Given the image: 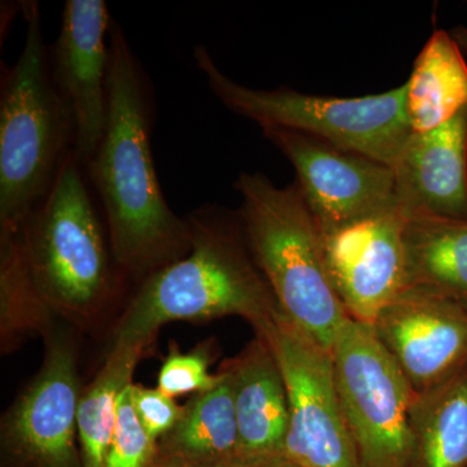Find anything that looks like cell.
I'll list each match as a JSON object with an SVG mask.
<instances>
[{
    "label": "cell",
    "mask_w": 467,
    "mask_h": 467,
    "mask_svg": "<svg viewBox=\"0 0 467 467\" xmlns=\"http://www.w3.org/2000/svg\"><path fill=\"white\" fill-rule=\"evenodd\" d=\"M107 126L85 173L99 198L122 275L138 285L192 250L186 217L169 207L153 161L149 77L124 30L112 20L107 79Z\"/></svg>",
    "instance_id": "cell-1"
},
{
    "label": "cell",
    "mask_w": 467,
    "mask_h": 467,
    "mask_svg": "<svg viewBox=\"0 0 467 467\" xmlns=\"http://www.w3.org/2000/svg\"><path fill=\"white\" fill-rule=\"evenodd\" d=\"M192 250L135 287L113 326L110 344H155L171 322H204L238 316L260 330L279 310L260 272L238 212L204 204L186 216Z\"/></svg>",
    "instance_id": "cell-2"
},
{
    "label": "cell",
    "mask_w": 467,
    "mask_h": 467,
    "mask_svg": "<svg viewBox=\"0 0 467 467\" xmlns=\"http://www.w3.org/2000/svg\"><path fill=\"white\" fill-rule=\"evenodd\" d=\"M20 233L34 284L52 312L78 330H97L130 282L75 152Z\"/></svg>",
    "instance_id": "cell-3"
},
{
    "label": "cell",
    "mask_w": 467,
    "mask_h": 467,
    "mask_svg": "<svg viewBox=\"0 0 467 467\" xmlns=\"http://www.w3.org/2000/svg\"><path fill=\"white\" fill-rule=\"evenodd\" d=\"M21 8L26 43L0 85V235L20 232L75 149V119L52 78L38 3Z\"/></svg>",
    "instance_id": "cell-4"
},
{
    "label": "cell",
    "mask_w": 467,
    "mask_h": 467,
    "mask_svg": "<svg viewBox=\"0 0 467 467\" xmlns=\"http://www.w3.org/2000/svg\"><path fill=\"white\" fill-rule=\"evenodd\" d=\"M234 189L245 242L279 310L331 350L349 316L328 275L324 234L299 186H275L256 171L239 174Z\"/></svg>",
    "instance_id": "cell-5"
},
{
    "label": "cell",
    "mask_w": 467,
    "mask_h": 467,
    "mask_svg": "<svg viewBox=\"0 0 467 467\" xmlns=\"http://www.w3.org/2000/svg\"><path fill=\"white\" fill-rule=\"evenodd\" d=\"M192 55L214 97L261 129L281 128L310 135L389 167L413 133L405 107V84L383 94L358 98L319 97L288 88L260 90L233 81L205 46H196Z\"/></svg>",
    "instance_id": "cell-6"
},
{
    "label": "cell",
    "mask_w": 467,
    "mask_h": 467,
    "mask_svg": "<svg viewBox=\"0 0 467 467\" xmlns=\"http://www.w3.org/2000/svg\"><path fill=\"white\" fill-rule=\"evenodd\" d=\"M331 353L359 467H411L416 392L373 326L347 319Z\"/></svg>",
    "instance_id": "cell-7"
},
{
    "label": "cell",
    "mask_w": 467,
    "mask_h": 467,
    "mask_svg": "<svg viewBox=\"0 0 467 467\" xmlns=\"http://www.w3.org/2000/svg\"><path fill=\"white\" fill-rule=\"evenodd\" d=\"M254 334L275 349L287 389L284 454L296 467H359L337 389L333 353L281 310Z\"/></svg>",
    "instance_id": "cell-8"
},
{
    "label": "cell",
    "mask_w": 467,
    "mask_h": 467,
    "mask_svg": "<svg viewBox=\"0 0 467 467\" xmlns=\"http://www.w3.org/2000/svg\"><path fill=\"white\" fill-rule=\"evenodd\" d=\"M43 340L42 367L3 414V453L12 467H79L77 414L84 389L75 335L57 324Z\"/></svg>",
    "instance_id": "cell-9"
},
{
    "label": "cell",
    "mask_w": 467,
    "mask_h": 467,
    "mask_svg": "<svg viewBox=\"0 0 467 467\" xmlns=\"http://www.w3.org/2000/svg\"><path fill=\"white\" fill-rule=\"evenodd\" d=\"M291 162L322 234L398 211L393 168L310 135L263 128Z\"/></svg>",
    "instance_id": "cell-10"
},
{
    "label": "cell",
    "mask_w": 467,
    "mask_h": 467,
    "mask_svg": "<svg viewBox=\"0 0 467 467\" xmlns=\"http://www.w3.org/2000/svg\"><path fill=\"white\" fill-rule=\"evenodd\" d=\"M112 18L103 0H67L51 50L52 78L75 119V152L88 167L107 126Z\"/></svg>",
    "instance_id": "cell-11"
},
{
    "label": "cell",
    "mask_w": 467,
    "mask_h": 467,
    "mask_svg": "<svg viewBox=\"0 0 467 467\" xmlns=\"http://www.w3.org/2000/svg\"><path fill=\"white\" fill-rule=\"evenodd\" d=\"M378 339L414 392H423L467 365V304L408 287L378 316Z\"/></svg>",
    "instance_id": "cell-12"
},
{
    "label": "cell",
    "mask_w": 467,
    "mask_h": 467,
    "mask_svg": "<svg viewBox=\"0 0 467 467\" xmlns=\"http://www.w3.org/2000/svg\"><path fill=\"white\" fill-rule=\"evenodd\" d=\"M405 223L395 211L324 234L328 275L349 318L373 326L407 288Z\"/></svg>",
    "instance_id": "cell-13"
},
{
    "label": "cell",
    "mask_w": 467,
    "mask_h": 467,
    "mask_svg": "<svg viewBox=\"0 0 467 467\" xmlns=\"http://www.w3.org/2000/svg\"><path fill=\"white\" fill-rule=\"evenodd\" d=\"M392 168L407 220L467 221V107L438 128L413 131Z\"/></svg>",
    "instance_id": "cell-14"
},
{
    "label": "cell",
    "mask_w": 467,
    "mask_h": 467,
    "mask_svg": "<svg viewBox=\"0 0 467 467\" xmlns=\"http://www.w3.org/2000/svg\"><path fill=\"white\" fill-rule=\"evenodd\" d=\"M221 368L232 382L242 459L254 462L282 456L288 427L287 389L269 340L254 334Z\"/></svg>",
    "instance_id": "cell-15"
},
{
    "label": "cell",
    "mask_w": 467,
    "mask_h": 467,
    "mask_svg": "<svg viewBox=\"0 0 467 467\" xmlns=\"http://www.w3.org/2000/svg\"><path fill=\"white\" fill-rule=\"evenodd\" d=\"M405 85L409 124L417 133L445 124L467 107V64L451 33H432Z\"/></svg>",
    "instance_id": "cell-16"
},
{
    "label": "cell",
    "mask_w": 467,
    "mask_h": 467,
    "mask_svg": "<svg viewBox=\"0 0 467 467\" xmlns=\"http://www.w3.org/2000/svg\"><path fill=\"white\" fill-rule=\"evenodd\" d=\"M411 423V467H467V365L438 386L416 392Z\"/></svg>",
    "instance_id": "cell-17"
},
{
    "label": "cell",
    "mask_w": 467,
    "mask_h": 467,
    "mask_svg": "<svg viewBox=\"0 0 467 467\" xmlns=\"http://www.w3.org/2000/svg\"><path fill=\"white\" fill-rule=\"evenodd\" d=\"M218 373L216 386L195 393L183 405L173 429L158 441L159 453L189 460H243L232 382L223 368Z\"/></svg>",
    "instance_id": "cell-18"
},
{
    "label": "cell",
    "mask_w": 467,
    "mask_h": 467,
    "mask_svg": "<svg viewBox=\"0 0 467 467\" xmlns=\"http://www.w3.org/2000/svg\"><path fill=\"white\" fill-rule=\"evenodd\" d=\"M407 288L467 304V221L410 218L405 223Z\"/></svg>",
    "instance_id": "cell-19"
},
{
    "label": "cell",
    "mask_w": 467,
    "mask_h": 467,
    "mask_svg": "<svg viewBox=\"0 0 467 467\" xmlns=\"http://www.w3.org/2000/svg\"><path fill=\"white\" fill-rule=\"evenodd\" d=\"M153 344L147 342L110 344L103 367L82 389L77 414L82 467H103L109 453L117 418V401L133 384L138 364L150 356Z\"/></svg>",
    "instance_id": "cell-20"
},
{
    "label": "cell",
    "mask_w": 467,
    "mask_h": 467,
    "mask_svg": "<svg viewBox=\"0 0 467 467\" xmlns=\"http://www.w3.org/2000/svg\"><path fill=\"white\" fill-rule=\"evenodd\" d=\"M57 315L34 284L21 233L0 235V352L9 355L29 337H45Z\"/></svg>",
    "instance_id": "cell-21"
},
{
    "label": "cell",
    "mask_w": 467,
    "mask_h": 467,
    "mask_svg": "<svg viewBox=\"0 0 467 467\" xmlns=\"http://www.w3.org/2000/svg\"><path fill=\"white\" fill-rule=\"evenodd\" d=\"M217 358L213 337L199 343L189 352H181L174 340L169 342L167 358L162 361L158 376V389L171 398L199 393L211 389L220 382V373H209Z\"/></svg>",
    "instance_id": "cell-22"
},
{
    "label": "cell",
    "mask_w": 467,
    "mask_h": 467,
    "mask_svg": "<svg viewBox=\"0 0 467 467\" xmlns=\"http://www.w3.org/2000/svg\"><path fill=\"white\" fill-rule=\"evenodd\" d=\"M129 387L117 401L115 432L103 467H149L158 451V442L147 435L135 416Z\"/></svg>",
    "instance_id": "cell-23"
},
{
    "label": "cell",
    "mask_w": 467,
    "mask_h": 467,
    "mask_svg": "<svg viewBox=\"0 0 467 467\" xmlns=\"http://www.w3.org/2000/svg\"><path fill=\"white\" fill-rule=\"evenodd\" d=\"M131 407L144 431L158 442L171 431L181 416L182 407L174 398L165 395L159 389H147L140 384L129 387Z\"/></svg>",
    "instance_id": "cell-24"
},
{
    "label": "cell",
    "mask_w": 467,
    "mask_h": 467,
    "mask_svg": "<svg viewBox=\"0 0 467 467\" xmlns=\"http://www.w3.org/2000/svg\"><path fill=\"white\" fill-rule=\"evenodd\" d=\"M247 461H205L181 459V457L165 456L156 451L155 459L149 467H250Z\"/></svg>",
    "instance_id": "cell-25"
},
{
    "label": "cell",
    "mask_w": 467,
    "mask_h": 467,
    "mask_svg": "<svg viewBox=\"0 0 467 467\" xmlns=\"http://www.w3.org/2000/svg\"><path fill=\"white\" fill-rule=\"evenodd\" d=\"M250 467H296L288 462L284 456L272 457V459H265L254 461L251 462Z\"/></svg>",
    "instance_id": "cell-26"
},
{
    "label": "cell",
    "mask_w": 467,
    "mask_h": 467,
    "mask_svg": "<svg viewBox=\"0 0 467 467\" xmlns=\"http://www.w3.org/2000/svg\"><path fill=\"white\" fill-rule=\"evenodd\" d=\"M451 36L459 43L461 50L467 51V29L466 27H454L451 32Z\"/></svg>",
    "instance_id": "cell-27"
}]
</instances>
